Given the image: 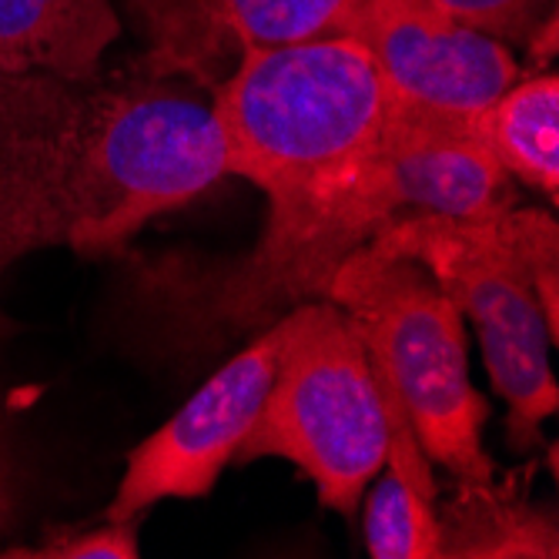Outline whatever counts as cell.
I'll return each mask as SVG.
<instances>
[{
	"label": "cell",
	"instance_id": "obj_1",
	"mask_svg": "<svg viewBox=\"0 0 559 559\" xmlns=\"http://www.w3.org/2000/svg\"><path fill=\"white\" fill-rule=\"evenodd\" d=\"M222 178L212 105L151 78L94 91L0 71V272L50 245L108 255Z\"/></svg>",
	"mask_w": 559,
	"mask_h": 559
},
{
	"label": "cell",
	"instance_id": "obj_2",
	"mask_svg": "<svg viewBox=\"0 0 559 559\" xmlns=\"http://www.w3.org/2000/svg\"><path fill=\"white\" fill-rule=\"evenodd\" d=\"M510 205V175L476 121L392 108L382 138L359 158L272 194L265 235L241 259L162 262L147 272V288L175 338L225 342L325 298L355 251L402 218H489Z\"/></svg>",
	"mask_w": 559,
	"mask_h": 559
},
{
	"label": "cell",
	"instance_id": "obj_3",
	"mask_svg": "<svg viewBox=\"0 0 559 559\" xmlns=\"http://www.w3.org/2000/svg\"><path fill=\"white\" fill-rule=\"evenodd\" d=\"M212 91L228 175L269 198L359 158L392 115L369 50L352 34L255 47Z\"/></svg>",
	"mask_w": 559,
	"mask_h": 559
},
{
	"label": "cell",
	"instance_id": "obj_4",
	"mask_svg": "<svg viewBox=\"0 0 559 559\" xmlns=\"http://www.w3.org/2000/svg\"><path fill=\"white\" fill-rule=\"evenodd\" d=\"M329 301L345 312L369 359L395 385L419 445L460 483H489L486 399L473 389L463 312L416 259H372L359 248L335 272Z\"/></svg>",
	"mask_w": 559,
	"mask_h": 559
},
{
	"label": "cell",
	"instance_id": "obj_5",
	"mask_svg": "<svg viewBox=\"0 0 559 559\" xmlns=\"http://www.w3.org/2000/svg\"><path fill=\"white\" fill-rule=\"evenodd\" d=\"M265 455L295 463L319 502L345 516L385 463V409L369 352L329 298L295 305L278 372L235 460Z\"/></svg>",
	"mask_w": 559,
	"mask_h": 559
},
{
	"label": "cell",
	"instance_id": "obj_6",
	"mask_svg": "<svg viewBox=\"0 0 559 559\" xmlns=\"http://www.w3.org/2000/svg\"><path fill=\"white\" fill-rule=\"evenodd\" d=\"M502 215H409L379 231L362 251L372 259L402 255L423 262L460 312L473 319L492 389L510 413V442L530 449L539 442V426L559 402L549 369V345L556 342Z\"/></svg>",
	"mask_w": 559,
	"mask_h": 559
},
{
	"label": "cell",
	"instance_id": "obj_7",
	"mask_svg": "<svg viewBox=\"0 0 559 559\" xmlns=\"http://www.w3.org/2000/svg\"><path fill=\"white\" fill-rule=\"evenodd\" d=\"M292 329L295 309L222 366L155 436L128 455V469L105 520H138L162 499H201L215 489L259 419Z\"/></svg>",
	"mask_w": 559,
	"mask_h": 559
},
{
	"label": "cell",
	"instance_id": "obj_8",
	"mask_svg": "<svg viewBox=\"0 0 559 559\" xmlns=\"http://www.w3.org/2000/svg\"><path fill=\"white\" fill-rule=\"evenodd\" d=\"M389 91L392 108L476 121L520 81L502 40L445 17L429 0H362L348 27Z\"/></svg>",
	"mask_w": 559,
	"mask_h": 559
},
{
	"label": "cell",
	"instance_id": "obj_9",
	"mask_svg": "<svg viewBox=\"0 0 559 559\" xmlns=\"http://www.w3.org/2000/svg\"><path fill=\"white\" fill-rule=\"evenodd\" d=\"M362 0H131L144 78L185 74L215 87L255 47L342 34Z\"/></svg>",
	"mask_w": 559,
	"mask_h": 559
},
{
	"label": "cell",
	"instance_id": "obj_10",
	"mask_svg": "<svg viewBox=\"0 0 559 559\" xmlns=\"http://www.w3.org/2000/svg\"><path fill=\"white\" fill-rule=\"evenodd\" d=\"M376 389L385 409V463L382 479L369 496L366 510V546L376 559H439V516H436V483L429 455L409 423V413L372 362Z\"/></svg>",
	"mask_w": 559,
	"mask_h": 559
},
{
	"label": "cell",
	"instance_id": "obj_11",
	"mask_svg": "<svg viewBox=\"0 0 559 559\" xmlns=\"http://www.w3.org/2000/svg\"><path fill=\"white\" fill-rule=\"evenodd\" d=\"M115 37L111 0H0V71L91 81Z\"/></svg>",
	"mask_w": 559,
	"mask_h": 559
},
{
	"label": "cell",
	"instance_id": "obj_12",
	"mask_svg": "<svg viewBox=\"0 0 559 559\" xmlns=\"http://www.w3.org/2000/svg\"><path fill=\"white\" fill-rule=\"evenodd\" d=\"M439 516V556L452 559H556V520L530 502V469L489 483H460Z\"/></svg>",
	"mask_w": 559,
	"mask_h": 559
},
{
	"label": "cell",
	"instance_id": "obj_13",
	"mask_svg": "<svg viewBox=\"0 0 559 559\" xmlns=\"http://www.w3.org/2000/svg\"><path fill=\"white\" fill-rule=\"evenodd\" d=\"M479 138L506 175L546 191L556 205L559 191V81L539 74L516 81L476 118Z\"/></svg>",
	"mask_w": 559,
	"mask_h": 559
},
{
	"label": "cell",
	"instance_id": "obj_14",
	"mask_svg": "<svg viewBox=\"0 0 559 559\" xmlns=\"http://www.w3.org/2000/svg\"><path fill=\"white\" fill-rule=\"evenodd\" d=\"M506 231L516 241L530 269L533 292L552 342L559 338V231L556 218L539 209H506Z\"/></svg>",
	"mask_w": 559,
	"mask_h": 559
},
{
	"label": "cell",
	"instance_id": "obj_15",
	"mask_svg": "<svg viewBox=\"0 0 559 559\" xmlns=\"http://www.w3.org/2000/svg\"><path fill=\"white\" fill-rule=\"evenodd\" d=\"M138 520H105L87 533H50L40 546L8 549L4 556L31 559H134L138 552Z\"/></svg>",
	"mask_w": 559,
	"mask_h": 559
},
{
	"label": "cell",
	"instance_id": "obj_16",
	"mask_svg": "<svg viewBox=\"0 0 559 559\" xmlns=\"http://www.w3.org/2000/svg\"><path fill=\"white\" fill-rule=\"evenodd\" d=\"M429 4L496 40H520L539 21L546 0H429Z\"/></svg>",
	"mask_w": 559,
	"mask_h": 559
},
{
	"label": "cell",
	"instance_id": "obj_17",
	"mask_svg": "<svg viewBox=\"0 0 559 559\" xmlns=\"http://www.w3.org/2000/svg\"><path fill=\"white\" fill-rule=\"evenodd\" d=\"M11 516H14V483H11V463H8L4 436H0V533L11 526Z\"/></svg>",
	"mask_w": 559,
	"mask_h": 559
},
{
	"label": "cell",
	"instance_id": "obj_18",
	"mask_svg": "<svg viewBox=\"0 0 559 559\" xmlns=\"http://www.w3.org/2000/svg\"><path fill=\"white\" fill-rule=\"evenodd\" d=\"M533 50V61H543V58H552L556 55V17H546V37H533L530 44Z\"/></svg>",
	"mask_w": 559,
	"mask_h": 559
}]
</instances>
